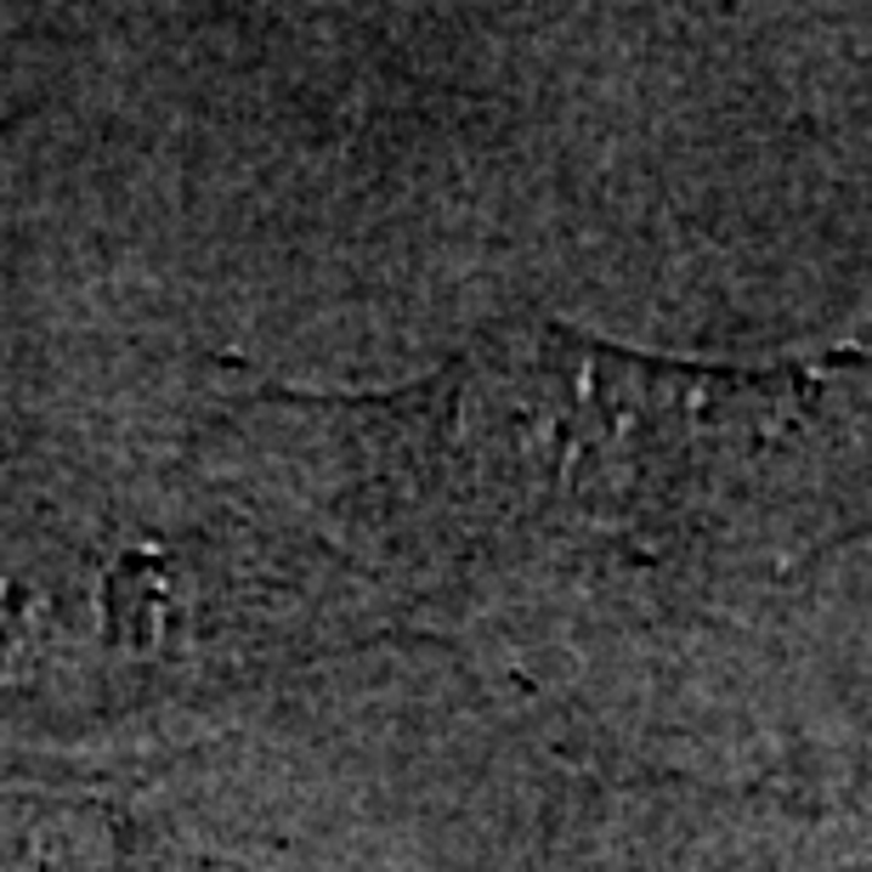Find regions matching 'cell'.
Masks as SVG:
<instances>
[{"instance_id": "cell-1", "label": "cell", "mask_w": 872, "mask_h": 872, "mask_svg": "<svg viewBox=\"0 0 872 872\" xmlns=\"http://www.w3.org/2000/svg\"><path fill=\"white\" fill-rule=\"evenodd\" d=\"M872 357L692 368L561 323L481 334L397 397L323 403L392 544L443 572L708 578L833 544Z\"/></svg>"}]
</instances>
